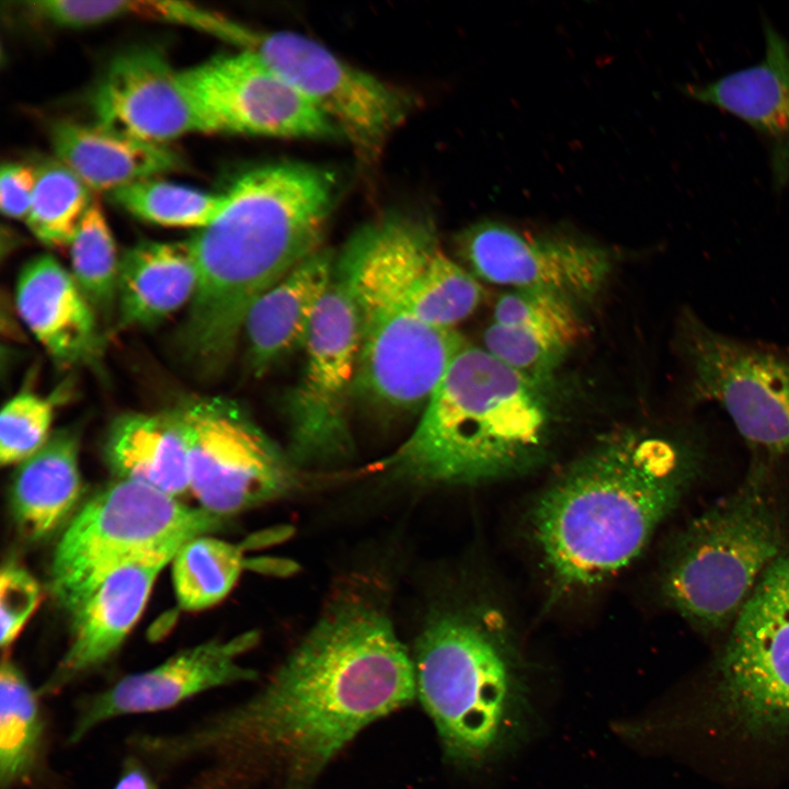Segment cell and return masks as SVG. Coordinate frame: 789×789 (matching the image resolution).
Wrapping results in <instances>:
<instances>
[{"label": "cell", "instance_id": "cell-26", "mask_svg": "<svg viewBox=\"0 0 789 789\" xmlns=\"http://www.w3.org/2000/svg\"><path fill=\"white\" fill-rule=\"evenodd\" d=\"M104 456L117 480L175 499L191 492L187 445L174 410L118 416L108 428Z\"/></svg>", "mask_w": 789, "mask_h": 789}, {"label": "cell", "instance_id": "cell-28", "mask_svg": "<svg viewBox=\"0 0 789 789\" xmlns=\"http://www.w3.org/2000/svg\"><path fill=\"white\" fill-rule=\"evenodd\" d=\"M41 696L22 670L3 659L0 671V787L15 789L39 773L46 747Z\"/></svg>", "mask_w": 789, "mask_h": 789}, {"label": "cell", "instance_id": "cell-29", "mask_svg": "<svg viewBox=\"0 0 789 789\" xmlns=\"http://www.w3.org/2000/svg\"><path fill=\"white\" fill-rule=\"evenodd\" d=\"M244 561L238 545L207 535L187 540L172 560L179 605L190 611L216 605L237 583Z\"/></svg>", "mask_w": 789, "mask_h": 789}, {"label": "cell", "instance_id": "cell-15", "mask_svg": "<svg viewBox=\"0 0 789 789\" xmlns=\"http://www.w3.org/2000/svg\"><path fill=\"white\" fill-rule=\"evenodd\" d=\"M459 244L479 278L574 302L593 297L611 270L610 255L601 245L570 236L529 235L492 220L466 229Z\"/></svg>", "mask_w": 789, "mask_h": 789}, {"label": "cell", "instance_id": "cell-7", "mask_svg": "<svg viewBox=\"0 0 789 789\" xmlns=\"http://www.w3.org/2000/svg\"><path fill=\"white\" fill-rule=\"evenodd\" d=\"M358 312H397L454 329L482 299L477 277L448 258L430 220L386 213L359 228L335 261Z\"/></svg>", "mask_w": 789, "mask_h": 789}, {"label": "cell", "instance_id": "cell-2", "mask_svg": "<svg viewBox=\"0 0 789 789\" xmlns=\"http://www.w3.org/2000/svg\"><path fill=\"white\" fill-rule=\"evenodd\" d=\"M338 188L333 172L308 163L253 169L226 192L220 215L187 240L197 282L176 346L195 374L219 375L253 304L320 249Z\"/></svg>", "mask_w": 789, "mask_h": 789}, {"label": "cell", "instance_id": "cell-3", "mask_svg": "<svg viewBox=\"0 0 789 789\" xmlns=\"http://www.w3.org/2000/svg\"><path fill=\"white\" fill-rule=\"evenodd\" d=\"M702 438L694 423L608 438L546 488L529 526L559 591L596 585L642 552L698 474Z\"/></svg>", "mask_w": 789, "mask_h": 789}, {"label": "cell", "instance_id": "cell-12", "mask_svg": "<svg viewBox=\"0 0 789 789\" xmlns=\"http://www.w3.org/2000/svg\"><path fill=\"white\" fill-rule=\"evenodd\" d=\"M302 350V371L287 403L289 457L295 465L331 464L352 449L348 411L359 354L357 310L335 270Z\"/></svg>", "mask_w": 789, "mask_h": 789}, {"label": "cell", "instance_id": "cell-10", "mask_svg": "<svg viewBox=\"0 0 789 789\" xmlns=\"http://www.w3.org/2000/svg\"><path fill=\"white\" fill-rule=\"evenodd\" d=\"M176 412L199 507L227 518L279 499L297 482L294 462L236 402L184 400Z\"/></svg>", "mask_w": 789, "mask_h": 789}, {"label": "cell", "instance_id": "cell-35", "mask_svg": "<svg viewBox=\"0 0 789 789\" xmlns=\"http://www.w3.org/2000/svg\"><path fill=\"white\" fill-rule=\"evenodd\" d=\"M37 170L22 163L2 164L0 172V207L3 215L26 219L36 185Z\"/></svg>", "mask_w": 789, "mask_h": 789}, {"label": "cell", "instance_id": "cell-19", "mask_svg": "<svg viewBox=\"0 0 789 789\" xmlns=\"http://www.w3.org/2000/svg\"><path fill=\"white\" fill-rule=\"evenodd\" d=\"M719 701L754 734L789 732V631L737 616L719 663Z\"/></svg>", "mask_w": 789, "mask_h": 789}, {"label": "cell", "instance_id": "cell-6", "mask_svg": "<svg viewBox=\"0 0 789 789\" xmlns=\"http://www.w3.org/2000/svg\"><path fill=\"white\" fill-rule=\"evenodd\" d=\"M767 468L756 460L742 484L678 535L662 578L667 603L688 622L713 631L734 622L784 548Z\"/></svg>", "mask_w": 789, "mask_h": 789}, {"label": "cell", "instance_id": "cell-23", "mask_svg": "<svg viewBox=\"0 0 789 789\" xmlns=\"http://www.w3.org/2000/svg\"><path fill=\"white\" fill-rule=\"evenodd\" d=\"M16 307L27 328L62 367L93 359L100 351L95 312L71 274L52 255L22 268Z\"/></svg>", "mask_w": 789, "mask_h": 789}, {"label": "cell", "instance_id": "cell-18", "mask_svg": "<svg viewBox=\"0 0 789 789\" xmlns=\"http://www.w3.org/2000/svg\"><path fill=\"white\" fill-rule=\"evenodd\" d=\"M98 123L138 139L167 145L190 133H204L180 71L152 48L116 56L92 95Z\"/></svg>", "mask_w": 789, "mask_h": 789}, {"label": "cell", "instance_id": "cell-37", "mask_svg": "<svg viewBox=\"0 0 789 789\" xmlns=\"http://www.w3.org/2000/svg\"><path fill=\"white\" fill-rule=\"evenodd\" d=\"M159 781L137 757L126 754L112 789H159Z\"/></svg>", "mask_w": 789, "mask_h": 789}, {"label": "cell", "instance_id": "cell-27", "mask_svg": "<svg viewBox=\"0 0 789 789\" xmlns=\"http://www.w3.org/2000/svg\"><path fill=\"white\" fill-rule=\"evenodd\" d=\"M78 456L77 432L58 430L38 451L19 464L11 507L26 538L48 536L76 507L82 490Z\"/></svg>", "mask_w": 789, "mask_h": 789}, {"label": "cell", "instance_id": "cell-4", "mask_svg": "<svg viewBox=\"0 0 789 789\" xmlns=\"http://www.w3.org/2000/svg\"><path fill=\"white\" fill-rule=\"evenodd\" d=\"M549 415L537 384L466 344L419 423L379 468L426 484H474L525 471L544 456Z\"/></svg>", "mask_w": 789, "mask_h": 789}, {"label": "cell", "instance_id": "cell-22", "mask_svg": "<svg viewBox=\"0 0 789 789\" xmlns=\"http://www.w3.org/2000/svg\"><path fill=\"white\" fill-rule=\"evenodd\" d=\"M334 270V254L320 248L253 304L242 329L245 362L252 375H264L281 359L304 347Z\"/></svg>", "mask_w": 789, "mask_h": 789}, {"label": "cell", "instance_id": "cell-36", "mask_svg": "<svg viewBox=\"0 0 789 789\" xmlns=\"http://www.w3.org/2000/svg\"><path fill=\"white\" fill-rule=\"evenodd\" d=\"M750 598L789 625V547L766 570Z\"/></svg>", "mask_w": 789, "mask_h": 789}, {"label": "cell", "instance_id": "cell-21", "mask_svg": "<svg viewBox=\"0 0 789 789\" xmlns=\"http://www.w3.org/2000/svg\"><path fill=\"white\" fill-rule=\"evenodd\" d=\"M574 304L548 291L512 289L494 306L484 347L515 370L545 378L582 336Z\"/></svg>", "mask_w": 789, "mask_h": 789}, {"label": "cell", "instance_id": "cell-33", "mask_svg": "<svg viewBox=\"0 0 789 789\" xmlns=\"http://www.w3.org/2000/svg\"><path fill=\"white\" fill-rule=\"evenodd\" d=\"M55 401L31 392L10 399L0 416V461L21 464L48 441Z\"/></svg>", "mask_w": 789, "mask_h": 789}, {"label": "cell", "instance_id": "cell-17", "mask_svg": "<svg viewBox=\"0 0 789 789\" xmlns=\"http://www.w3.org/2000/svg\"><path fill=\"white\" fill-rule=\"evenodd\" d=\"M186 541H172L124 562L71 613L69 645L36 688L41 698L58 694L113 658L140 617L157 576Z\"/></svg>", "mask_w": 789, "mask_h": 789}, {"label": "cell", "instance_id": "cell-14", "mask_svg": "<svg viewBox=\"0 0 789 789\" xmlns=\"http://www.w3.org/2000/svg\"><path fill=\"white\" fill-rule=\"evenodd\" d=\"M259 639L256 631H248L227 640H208L82 695L75 704L67 744H79L112 720L170 710L209 690L255 681L258 673L244 666L241 656Z\"/></svg>", "mask_w": 789, "mask_h": 789}, {"label": "cell", "instance_id": "cell-13", "mask_svg": "<svg viewBox=\"0 0 789 789\" xmlns=\"http://www.w3.org/2000/svg\"><path fill=\"white\" fill-rule=\"evenodd\" d=\"M204 133L275 138H342L308 99L249 50L180 71Z\"/></svg>", "mask_w": 789, "mask_h": 789}, {"label": "cell", "instance_id": "cell-34", "mask_svg": "<svg viewBox=\"0 0 789 789\" xmlns=\"http://www.w3.org/2000/svg\"><path fill=\"white\" fill-rule=\"evenodd\" d=\"M41 599V588L34 576L23 567L8 562L0 574L1 647H10L34 613Z\"/></svg>", "mask_w": 789, "mask_h": 789}, {"label": "cell", "instance_id": "cell-31", "mask_svg": "<svg viewBox=\"0 0 789 789\" xmlns=\"http://www.w3.org/2000/svg\"><path fill=\"white\" fill-rule=\"evenodd\" d=\"M92 201L90 188L65 164L45 163L37 169L27 227L48 247H69Z\"/></svg>", "mask_w": 789, "mask_h": 789}, {"label": "cell", "instance_id": "cell-1", "mask_svg": "<svg viewBox=\"0 0 789 789\" xmlns=\"http://www.w3.org/2000/svg\"><path fill=\"white\" fill-rule=\"evenodd\" d=\"M368 588L331 597L251 696L184 728L136 731L128 754L176 789H312L364 729L416 699L412 655Z\"/></svg>", "mask_w": 789, "mask_h": 789}, {"label": "cell", "instance_id": "cell-30", "mask_svg": "<svg viewBox=\"0 0 789 789\" xmlns=\"http://www.w3.org/2000/svg\"><path fill=\"white\" fill-rule=\"evenodd\" d=\"M111 197L141 220L197 229L211 224L228 203L227 193L211 194L156 178L121 187L112 192Z\"/></svg>", "mask_w": 789, "mask_h": 789}, {"label": "cell", "instance_id": "cell-32", "mask_svg": "<svg viewBox=\"0 0 789 789\" xmlns=\"http://www.w3.org/2000/svg\"><path fill=\"white\" fill-rule=\"evenodd\" d=\"M69 247L76 284L94 312L108 318L117 302L119 259L96 199L87 209Z\"/></svg>", "mask_w": 789, "mask_h": 789}, {"label": "cell", "instance_id": "cell-24", "mask_svg": "<svg viewBox=\"0 0 789 789\" xmlns=\"http://www.w3.org/2000/svg\"><path fill=\"white\" fill-rule=\"evenodd\" d=\"M50 140L59 162L95 191L112 193L181 165L168 145L148 142L98 122H61L53 127Z\"/></svg>", "mask_w": 789, "mask_h": 789}, {"label": "cell", "instance_id": "cell-20", "mask_svg": "<svg viewBox=\"0 0 789 789\" xmlns=\"http://www.w3.org/2000/svg\"><path fill=\"white\" fill-rule=\"evenodd\" d=\"M763 32L764 56L756 64L683 90L755 130L768 150L773 187L781 192L789 183V41L767 19Z\"/></svg>", "mask_w": 789, "mask_h": 789}, {"label": "cell", "instance_id": "cell-5", "mask_svg": "<svg viewBox=\"0 0 789 789\" xmlns=\"http://www.w3.org/2000/svg\"><path fill=\"white\" fill-rule=\"evenodd\" d=\"M412 662L416 698L449 763L481 766L516 739L526 719V687L498 610L469 604L434 614Z\"/></svg>", "mask_w": 789, "mask_h": 789}, {"label": "cell", "instance_id": "cell-11", "mask_svg": "<svg viewBox=\"0 0 789 789\" xmlns=\"http://www.w3.org/2000/svg\"><path fill=\"white\" fill-rule=\"evenodd\" d=\"M318 107L361 160L375 161L410 114V94L342 60L320 43L286 31L243 24L237 45Z\"/></svg>", "mask_w": 789, "mask_h": 789}, {"label": "cell", "instance_id": "cell-16", "mask_svg": "<svg viewBox=\"0 0 789 789\" xmlns=\"http://www.w3.org/2000/svg\"><path fill=\"white\" fill-rule=\"evenodd\" d=\"M356 390L380 407L425 405L456 354L467 344L455 329L396 312H357Z\"/></svg>", "mask_w": 789, "mask_h": 789}, {"label": "cell", "instance_id": "cell-25", "mask_svg": "<svg viewBox=\"0 0 789 789\" xmlns=\"http://www.w3.org/2000/svg\"><path fill=\"white\" fill-rule=\"evenodd\" d=\"M197 275L184 242L140 241L119 259V328H149L191 302Z\"/></svg>", "mask_w": 789, "mask_h": 789}, {"label": "cell", "instance_id": "cell-9", "mask_svg": "<svg viewBox=\"0 0 789 789\" xmlns=\"http://www.w3.org/2000/svg\"><path fill=\"white\" fill-rule=\"evenodd\" d=\"M676 344L693 403L717 404L758 455L789 458V347L724 334L690 309Z\"/></svg>", "mask_w": 789, "mask_h": 789}, {"label": "cell", "instance_id": "cell-8", "mask_svg": "<svg viewBox=\"0 0 789 789\" xmlns=\"http://www.w3.org/2000/svg\"><path fill=\"white\" fill-rule=\"evenodd\" d=\"M224 523L150 487L117 480L91 496L65 528L52 560V593L71 614L129 559L208 535Z\"/></svg>", "mask_w": 789, "mask_h": 789}]
</instances>
